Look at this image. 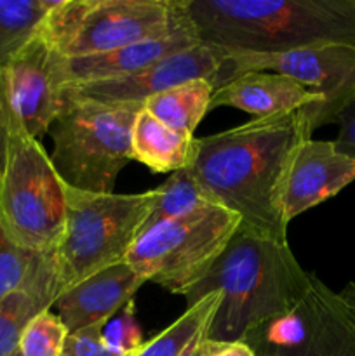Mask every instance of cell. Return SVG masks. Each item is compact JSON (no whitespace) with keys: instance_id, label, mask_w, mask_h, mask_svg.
<instances>
[{"instance_id":"obj_1","label":"cell","mask_w":355,"mask_h":356,"mask_svg":"<svg viewBox=\"0 0 355 356\" xmlns=\"http://www.w3.org/2000/svg\"><path fill=\"white\" fill-rule=\"evenodd\" d=\"M306 110L242 125L195 141L190 172L218 205L240 218V229L287 242L281 188L292 149L312 138Z\"/></svg>"},{"instance_id":"obj_2","label":"cell","mask_w":355,"mask_h":356,"mask_svg":"<svg viewBox=\"0 0 355 356\" xmlns=\"http://www.w3.org/2000/svg\"><path fill=\"white\" fill-rule=\"evenodd\" d=\"M313 278L298 263L289 242L239 228L183 298L190 308L205 296H221L205 337L233 343L246 341L263 323L298 308L312 292Z\"/></svg>"},{"instance_id":"obj_3","label":"cell","mask_w":355,"mask_h":356,"mask_svg":"<svg viewBox=\"0 0 355 356\" xmlns=\"http://www.w3.org/2000/svg\"><path fill=\"white\" fill-rule=\"evenodd\" d=\"M204 44L271 54L355 45V0H183Z\"/></svg>"},{"instance_id":"obj_4","label":"cell","mask_w":355,"mask_h":356,"mask_svg":"<svg viewBox=\"0 0 355 356\" xmlns=\"http://www.w3.org/2000/svg\"><path fill=\"white\" fill-rule=\"evenodd\" d=\"M52 122L51 162L63 184L87 193H113L118 174L132 160L131 134L143 103L84 99L63 92Z\"/></svg>"},{"instance_id":"obj_5","label":"cell","mask_w":355,"mask_h":356,"mask_svg":"<svg viewBox=\"0 0 355 356\" xmlns=\"http://www.w3.org/2000/svg\"><path fill=\"white\" fill-rule=\"evenodd\" d=\"M63 190L65 228L52 252L58 296L124 261L155 205V190L134 195L87 193L66 184Z\"/></svg>"},{"instance_id":"obj_6","label":"cell","mask_w":355,"mask_h":356,"mask_svg":"<svg viewBox=\"0 0 355 356\" xmlns=\"http://www.w3.org/2000/svg\"><path fill=\"white\" fill-rule=\"evenodd\" d=\"M194 26L183 0H56L38 35L61 58H86Z\"/></svg>"},{"instance_id":"obj_7","label":"cell","mask_w":355,"mask_h":356,"mask_svg":"<svg viewBox=\"0 0 355 356\" xmlns=\"http://www.w3.org/2000/svg\"><path fill=\"white\" fill-rule=\"evenodd\" d=\"M65 190L51 156L10 110L6 162L0 170V222L21 250L51 254L65 228Z\"/></svg>"},{"instance_id":"obj_8","label":"cell","mask_w":355,"mask_h":356,"mask_svg":"<svg viewBox=\"0 0 355 356\" xmlns=\"http://www.w3.org/2000/svg\"><path fill=\"white\" fill-rule=\"evenodd\" d=\"M239 228V216L221 205H207L143 229L125 261L145 282L183 296L207 273Z\"/></svg>"},{"instance_id":"obj_9","label":"cell","mask_w":355,"mask_h":356,"mask_svg":"<svg viewBox=\"0 0 355 356\" xmlns=\"http://www.w3.org/2000/svg\"><path fill=\"white\" fill-rule=\"evenodd\" d=\"M226 63L216 89L235 76L251 72H270L291 76L312 92L319 94V106H306L310 129L336 124L355 97V45L324 44L271 54L226 51Z\"/></svg>"},{"instance_id":"obj_10","label":"cell","mask_w":355,"mask_h":356,"mask_svg":"<svg viewBox=\"0 0 355 356\" xmlns=\"http://www.w3.org/2000/svg\"><path fill=\"white\" fill-rule=\"evenodd\" d=\"M225 63V49L198 42L191 47L159 59L134 75L63 87V92L84 99L145 104L150 97L191 80H209L216 89V82Z\"/></svg>"},{"instance_id":"obj_11","label":"cell","mask_w":355,"mask_h":356,"mask_svg":"<svg viewBox=\"0 0 355 356\" xmlns=\"http://www.w3.org/2000/svg\"><path fill=\"white\" fill-rule=\"evenodd\" d=\"M3 76L10 110L24 131L40 141L65 103L59 54L37 33L3 66Z\"/></svg>"},{"instance_id":"obj_12","label":"cell","mask_w":355,"mask_h":356,"mask_svg":"<svg viewBox=\"0 0 355 356\" xmlns=\"http://www.w3.org/2000/svg\"><path fill=\"white\" fill-rule=\"evenodd\" d=\"M355 181V159L334 141L303 139L289 156L281 188V214L285 226L303 212L336 197Z\"/></svg>"},{"instance_id":"obj_13","label":"cell","mask_w":355,"mask_h":356,"mask_svg":"<svg viewBox=\"0 0 355 356\" xmlns=\"http://www.w3.org/2000/svg\"><path fill=\"white\" fill-rule=\"evenodd\" d=\"M143 284L145 280L124 259L63 291L56 298L54 308L68 334L104 325L134 299Z\"/></svg>"},{"instance_id":"obj_14","label":"cell","mask_w":355,"mask_h":356,"mask_svg":"<svg viewBox=\"0 0 355 356\" xmlns=\"http://www.w3.org/2000/svg\"><path fill=\"white\" fill-rule=\"evenodd\" d=\"M198 42L200 38L195 31V26H188L167 37L150 38V40L125 45V47L104 52V54L73 59L59 56V80L63 87H70L124 79V76L141 72L146 66L153 65L166 56L191 47Z\"/></svg>"},{"instance_id":"obj_15","label":"cell","mask_w":355,"mask_h":356,"mask_svg":"<svg viewBox=\"0 0 355 356\" xmlns=\"http://www.w3.org/2000/svg\"><path fill=\"white\" fill-rule=\"evenodd\" d=\"M319 104V94L308 90L291 76L251 72L214 89L209 111L218 106H232L246 111L253 118H268Z\"/></svg>"},{"instance_id":"obj_16","label":"cell","mask_w":355,"mask_h":356,"mask_svg":"<svg viewBox=\"0 0 355 356\" xmlns=\"http://www.w3.org/2000/svg\"><path fill=\"white\" fill-rule=\"evenodd\" d=\"M312 323L303 343L258 356H355V316L322 280L313 278Z\"/></svg>"},{"instance_id":"obj_17","label":"cell","mask_w":355,"mask_h":356,"mask_svg":"<svg viewBox=\"0 0 355 356\" xmlns=\"http://www.w3.org/2000/svg\"><path fill=\"white\" fill-rule=\"evenodd\" d=\"M58 277L51 254H40L26 284L0 299V356H13L28 323L54 306Z\"/></svg>"},{"instance_id":"obj_18","label":"cell","mask_w":355,"mask_h":356,"mask_svg":"<svg viewBox=\"0 0 355 356\" xmlns=\"http://www.w3.org/2000/svg\"><path fill=\"white\" fill-rule=\"evenodd\" d=\"M195 136L173 131L143 106L132 125V160L146 165L152 172H176L190 167L195 156Z\"/></svg>"},{"instance_id":"obj_19","label":"cell","mask_w":355,"mask_h":356,"mask_svg":"<svg viewBox=\"0 0 355 356\" xmlns=\"http://www.w3.org/2000/svg\"><path fill=\"white\" fill-rule=\"evenodd\" d=\"M214 86L209 80L180 83L145 101V110L173 131L194 138L195 129L211 108Z\"/></svg>"},{"instance_id":"obj_20","label":"cell","mask_w":355,"mask_h":356,"mask_svg":"<svg viewBox=\"0 0 355 356\" xmlns=\"http://www.w3.org/2000/svg\"><path fill=\"white\" fill-rule=\"evenodd\" d=\"M221 296L209 294L174 320L166 330L145 343L136 356H181L200 336L207 334Z\"/></svg>"},{"instance_id":"obj_21","label":"cell","mask_w":355,"mask_h":356,"mask_svg":"<svg viewBox=\"0 0 355 356\" xmlns=\"http://www.w3.org/2000/svg\"><path fill=\"white\" fill-rule=\"evenodd\" d=\"M56 0H0V68L40 30Z\"/></svg>"},{"instance_id":"obj_22","label":"cell","mask_w":355,"mask_h":356,"mask_svg":"<svg viewBox=\"0 0 355 356\" xmlns=\"http://www.w3.org/2000/svg\"><path fill=\"white\" fill-rule=\"evenodd\" d=\"M207 205L218 204L205 193L204 188L190 172V169L184 167V169L171 174L166 183L155 188V205H153L143 229L159 225V222L171 221V219L184 218V216L200 211Z\"/></svg>"},{"instance_id":"obj_23","label":"cell","mask_w":355,"mask_h":356,"mask_svg":"<svg viewBox=\"0 0 355 356\" xmlns=\"http://www.w3.org/2000/svg\"><path fill=\"white\" fill-rule=\"evenodd\" d=\"M68 330L52 309L35 316L19 341V356H59Z\"/></svg>"},{"instance_id":"obj_24","label":"cell","mask_w":355,"mask_h":356,"mask_svg":"<svg viewBox=\"0 0 355 356\" xmlns=\"http://www.w3.org/2000/svg\"><path fill=\"white\" fill-rule=\"evenodd\" d=\"M101 337L108 350L117 356H136L145 346L143 332L136 322L134 302H127L117 315L101 327Z\"/></svg>"},{"instance_id":"obj_25","label":"cell","mask_w":355,"mask_h":356,"mask_svg":"<svg viewBox=\"0 0 355 356\" xmlns=\"http://www.w3.org/2000/svg\"><path fill=\"white\" fill-rule=\"evenodd\" d=\"M40 254L26 252L14 245L0 222V299L26 284Z\"/></svg>"},{"instance_id":"obj_26","label":"cell","mask_w":355,"mask_h":356,"mask_svg":"<svg viewBox=\"0 0 355 356\" xmlns=\"http://www.w3.org/2000/svg\"><path fill=\"white\" fill-rule=\"evenodd\" d=\"M101 327L103 325H94L70 332L59 356H117L103 343Z\"/></svg>"},{"instance_id":"obj_27","label":"cell","mask_w":355,"mask_h":356,"mask_svg":"<svg viewBox=\"0 0 355 356\" xmlns=\"http://www.w3.org/2000/svg\"><path fill=\"white\" fill-rule=\"evenodd\" d=\"M340 125L334 145L341 153L348 155L350 159H355V97L340 115L336 122Z\"/></svg>"},{"instance_id":"obj_28","label":"cell","mask_w":355,"mask_h":356,"mask_svg":"<svg viewBox=\"0 0 355 356\" xmlns=\"http://www.w3.org/2000/svg\"><path fill=\"white\" fill-rule=\"evenodd\" d=\"M9 132H10V103H9V96H7L3 68H0V170L3 169V162H6Z\"/></svg>"},{"instance_id":"obj_29","label":"cell","mask_w":355,"mask_h":356,"mask_svg":"<svg viewBox=\"0 0 355 356\" xmlns=\"http://www.w3.org/2000/svg\"><path fill=\"white\" fill-rule=\"evenodd\" d=\"M205 356H258L253 348L244 341H233V343H218V341L207 339V351Z\"/></svg>"},{"instance_id":"obj_30","label":"cell","mask_w":355,"mask_h":356,"mask_svg":"<svg viewBox=\"0 0 355 356\" xmlns=\"http://www.w3.org/2000/svg\"><path fill=\"white\" fill-rule=\"evenodd\" d=\"M338 294H340L341 301L347 305V308L350 309L355 316V282H348V284L345 285L343 291L338 292Z\"/></svg>"},{"instance_id":"obj_31","label":"cell","mask_w":355,"mask_h":356,"mask_svg":"<svg viewBox=\"0 0 355 356\" xmlns=\"http://www.w3.org/2000/svg\"><path fill=\"white\" fill-rule=\"evenodd\" d=\"M205 351H207V337L204 334V336L198 337L181 356H205Z\"/></svg>"},{"instance_id":"obj_32","label":"cell","mask_w":355,"mask_h":356,"mask_svg":"<svg viewBox=\"0 0 355 356\" xmlns=\"http://www.w3.org/2000/svg\"><path fill=\"white\" fill-rule=\"evenodd\" d=\"M13 356H19V351H17V353H16V355H13Z\"/></svg>"}]
</instances>
